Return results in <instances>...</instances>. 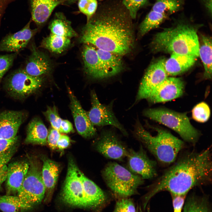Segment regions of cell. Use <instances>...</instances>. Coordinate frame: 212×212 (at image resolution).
I'll return each instance as SVG.
<instances>
[{"instance_id":"obj_1","label":"cell","mask_w":212,"mask_h":212,"mask_svg":"<svg viewBox=\"0 0 212 212\" xmlns=\"http://www.w3.org/2000/svg\"><path fill=\"white\" fill-rule=\"evenodd\" d=\"M131 19L123 5L102 7L82 28L80 42L121 56L127 55L135 45Z\"/></svg>"},{"instance_id":"obj_2","label":"cell","mask_w":212,"mask_h":212,"mask_svg":"<svg viewBox=\"0 0 212 212\" xmlns=\"http://www.w3.org/2000/svg\"><path fill=\"white\" fill-rule=\"evenodd\" d=\"M212 154L209 147L199 152L184 153L150 186L148 200L162 191L171 195L186 196L192 188L212 181Z\"/></svg>"},{"instance_id":"obj_3","label":"cell","mask_w":212,"mask_h":212,"mask_svg":"<svg viewBox=\"0 0 212 212\" xmlns=\"http://www.w3.org/2000/svg\"><path fill=\"white\" fill-rule=\"evenodd\" d=\"M199 40L195 26L179 22L154 36L151 44L153 52H164L199 56Z\"/></svg>"},{"instance_id":"obj_4","label":"cell","mask_w":212,"mask_h":212,"mask_svg":"<svg viewBox=\"0 0 212 212\" xmlns=\"http://www.w3.org/2000/svg\"><path fill=\"white\" fill-rule=\"evenodd\" d=\"M157 132L153 135L143 127L138 119L133 132L135 136L140 141L161 164L169 165L175 161L185 146L182 140L166 130L155 128Z\"/></svg>"},{"instance_id":"obj_5","label":"cell","mask_w":212,"mask_h":212,"mask_svg":"<svg viewBox=\"0 0 212 212\" xmlns=\"http://www.w3.org/2000/svg\"><path fill=\"white\" fill-rule=\"evenodd\" d=\"M143 114L173 130L184 140L191 144H195L200 136V132L191 124L186 113L159 108L146 109Z\"/></svg>"},{"instance_id":"obj_6","label":"cell","mask_w":212,"mask_h":212,"mask_svg":"<svg viewBox=\"0 0 212 212\" xmlns=\"http://www.w3.org/2000/svg\"><path fill=\"white\" fill-rule=\"evenodd\" d=\"M106 184L116 195L126 198L135 194L143 179L118 164L109 163L102 172Z\"/></svg>"},{"instance_id":"obj_7","label":"cell","mask_w":212,"mask_h":212,"mask_svg":"<svg viewBox=\"0 0 212 212\" xmlns=\"http://www.w3.org/2000/svg\"><path fill=\"white\" fill-rule=\"evenodd\" d=\"M29 161V168L17 196L30 209L43 199L46 188L38 165L31 158Z\"/></svg>"},{"instance_id":"obj_8","label":"cell","mask_w":212,"mask_h":212,"mask_svg":"<svg viewBox=\"0 0 212 212\" xmlns=\"http://www.w3.org/2000/svg\"><path fill=\"white\" fill-rule=\"evenodd\" d=\"M41 76H34L28 74L24 68H19L11 72L6 78V85L9 93L19 99L26 98L41 86Z\"/></svg>"},{"instance_id":"obj_9","label":"cell","mask_w":212,"mask_h":212,"mask_svg":"<svg viewBox=\"0 0 212 212\" xmlns=\"http://www.w3.org/2000/svg\"><path fill=\"white\" fill-rule=\"evenodd\" d=\"M165 60L160 58L149 65L140 84L134 104L143 99L147 100L168 77L165 69Z\"/></svg>"},{"instance_id":"obj_10","label":"cell","mask_w":212,"mask_h":212,"mask_svg":"<svg viewBox=\"0 0 212 212\" xmlns=\"http://www.w3.org/2000/svg\"><path fill=\"white\" fill-rule=\"evenodd\" d=\"M78 168L73 160L70 158L61 197L64 202L69 205L87 208L82 183L78 174Z\"/></svg>"},{"instance_id":"obj_11","label":"cell","mask_w":212,"mask_h":212,"mask_svg":"<svg viewBox=\"0 0 212 212\" xmlns=\"http://www.w3.org/2000/svg\"><path fill=\"white\" fill-rule=\"evenodd\" d=\"M91 97L92 106L87 114L93 125L99 127L112 126L118 129L125 135L127 136V131L113 112V102L107 105L102 104L94 91L91 92Z\"/></svg>"},{"instance_id":"obj_12","label":"cell","mask_w":212,"mask_h":212,"mask_svg":"<svg viewBox=\"0 0 212 212\" xmlns=\"http://www.w3.org/2000/svg\"><path fill=\"white\" fill-rule=\"evenodd\" d=\"M95 145L97 150L109 158L120 160L127 157L128 153V150L110 130H103Z\"/></svg>"},{"instance_id":"obj_13","label":"cell","mask_w":212,"mask_h":212,"mask_svg":"<svg viewBox=\"0 0 212 212\" xmlns=\"http://www.w3.org/2000/svg\"><path fill=\"white\" fill-rule=\"evenodd\" d=\"M127 157L129 169L143 179H151L157 175L156 162L148 158L142 146L137 151L128 150Z\"/></svg>"},{"instance_id":"obj_14","label":"cell","mask_w":212,"mask_h":212,"mask_svg":"<svg viewBox=\"0 0 212 212\" xmlns=\"http://www.w3.org/2000/svg\"><path fill=\"white\" fill-rule=\"evenodd\" d=\"M32 21L31 19L21 29L3 37L0 41V52L18 53L25 48L38 31L37 29L30 28Z\"/></svg>"},{"instance_id":"obj_15","label":"cell","mask_w":212,"mask_h":212,"mask_svg":"<svg viewBox=\"0 0 212 212\" xmlns=\"http://www.w3.org/2000/svg\"><path fill=\"white\" fill-rule=\"evenodd\" d=\"M184 88L181 78L168 77L147 100L153 104L170 101L181 96Z\"/></svg>"},{"instance_id":"obj_16","label":"cell","mask_w":212,"mask_h":212,"mask_svg":"<svg viewBox=\"0 0 212 212\" xmlns=\"http://www.w3.org/2000/svg\"><path fill=\"white\" fill-rule=\"evenodd\" d=\"M68 90L70 109L78 132L85 138L94 136L96 134V130L90 122L87 112L71 91L69 89Z\"/></svg>"},{"instance_id":"obj_17","label":"cell","mask_w":212,"mask_h":212,"mask_svg":"<svg viewBox=\"0 0 212 212\" xmlns=\"http://www.w3.org/2000/svg\"><path fill=\"white\" fill-rule=\"evenodd\" d=\"M22 111L9 110L0 113V139H10L16 137L26 118Z\"/></svg>"},{"instance_id":"obj_18","label":"cell","mask_w":212,"mask_h":212,"mask_svg":"<svg viewBox=\"0 0 212 212\" xmlns=\"http://www.w3.org/2000/svg\"><path fill=\"white\" fill-rule=\"evenodd\" d=\"M31 54L26 60L24 68L29 74L34 76H41L51 70L52 65L47 56L38 50L34 44L30 47Z\"/></svg>"},{"instance_id":"obj_19","label":"cell","mask_w":212,"mask_h":212,"mask_svg":"<svg viewBox=\"0 0 212 212\" xmlns=\"http://www.w3.org/2000/svg\"><path fill=\"white\" fill-rule=\"evenodd\" d=\"M29 166V161H18L8 165L5 181L8 195L17 193L21 188Z\"/></svg>"},{"instance_id":"obj_20","label":"cell","mask_w":212,"mask_h":212,"mask_svg":"<svg viewBox=\"0 0 212 212\" xmlns=\"http://www.w3.org/2000/svg\"><path fill=\"white\" fill-rule=\"evenodd\" d=\"M82 55L84 71L88 76L94 79H105L96 48L91 45L85 44Z\"/></svg>"},{"instance_id":"obj_21","label":"cell","mask_w":212,"mask_h":212,"mask_svg":"<svg viewBox=\"0 0 212 212\" xmlns=\"http://www.w3.org/2000/svg\"><path fill=\"white\" fill-rule=\"evenodd\" d=\"M77 172L82 183L87 208H96L103 204L107 199L105 193L79 168Z\"/></svg>"},{"instance_id":"obj_22","label":"cell","mask_w":212,"mask_h":212,"mask_svg":"<svg viewBox=\"0 0 212 212\" xmlns=\"http://www.w3.org/2000/svg\"><path fill=\"white\" fill-rule=\"evenodd\" d=\"M31 19L38 26L48 20L55 8L62 4L60 0H30Z\"/></svg>"},{"instance_id":"obj_23","label":"cell","mask_w":212,"mask_h":212,"mask_svg":"<svg viewBox=\"0 0 212 212\" xmlns=\"http://www.w3.org/2000/svg\"><path fill=\"white\" fill-rule=\"evenodd\" d=\"M196 57L190 55L172 53L165 60V69L168 75L175 76L188 70L195 64Z\"/></svg>"},{"instance_id":"obj_24","label":"cell","mask_w":212,"mask_h":212,"mask_svg":"<svg viewBox=\"0 0 212 212\" xmlns=\"http://www.w3.org/2000/svg\"><path fill=\"white\" fill-rule=\"evenodd\" d=\"M96 48L105 79L115 76L122 70L123 63L121 56Z\"/></svg>"},{"instance_id":"obj_25","label":"cell","mask_w":212,"mask_h":212,"mask_svg":"<svg viewBox=\"0 0 212 212\" xmlns=\"http://www.w3.org/2000/svg\"><path fill=\"white\" fill-rule=\"evenodd\" d=\"M48 131L39 118H35L29 123L27 128L25 143L27 144L45 145L47 144Z\"/></svg>"},{"instance_id":"obj_26","label":"cell","mask_w":212,"mask_h":212,"mask_svg":"<svg viewBox=\"0 0 212 212\" xmlns=\"http://www.w3.org/2000/svg\"><path fill=\"white\" fill-rule=\"evenodd\" d=\"M49 28L51 33L70 39L77 37V34L72 27L71 22L62 12L55 13Z\"/></svg>"},{"instance_id":"obj_27","label":"cell","mask_w":212,"mask_h":212,"mask_svg":"<svg viewBox=\"0 0 212 212\" xmlns=\"http://www.w3.org/2000/svg\"><path fill=\"white\" fill-rule=\"evenodd\" d=\"M42 176L46 190L51 191L54 188L59 172L58 165L54 161L47 158L43 159Z\"/></svg>"},{"instance_id":"obj_28","label":"cell","mask_w":212,"mask_h":212,"mask_svg":"<svg viewBox=\"0 0 212 212\" xmlns=\"http://www.w3.org/2000/svg\"><path fill=\"white\" fill-rule=\"evenodd\" d=\"M199 44V54L203 63L204 72L203 77L210 79L212 77V39L202 35Z\"/></svg>"},{"instance_id":"obj_29","label":"cell","mask_w":212,"mask_h":212,"mask_svg":"<svg viewBox=\"0 0 212 212\" xmlns=\"http://www.w3.org/2000/svg\"><path fill=\"white\" fill-rule=\"evenodd\" d=\"M70 39L50 33L43 38L40 47L55 53H61L68 47Z\"/></svg>"},{"instance_id":"obj_30","label":"cell","mask_w":212,"mask_h":212,"mask_svg":"<svg viewBox=\"0 0 212 212\" xmlns=\"http://www.w3.org/2000/svg\"><path fill=\"white\" fill-rule=\"evenodd\" d=\"M183 212H211L207 197L192 194L185 201Z\"/></svg>"},{"instance_id":"obj_31","label":"cell","mask_w":212,"mask_h":212,"mask_svg":"<svg viewBox=\"0 0 212 212\" xmlns=\"http://www.w3.org/2000/svg\"><path fill=\"white\" fill-rule=\"evenodd\" d=\"M168 16L153 10L151 11L140 24L139 35L142 36L151 30L159 26Z\"/></svg>"},{"instance_id":"obj_32","label":"cell","mask_w":212,"mask_h":212,"mask_svg":"<svg viewBox=\"0 0 212 212\" xmlns=\"http://www.w3.org/2000/svg\"><path fill=\"white\" fill-rule=\"evenodd\" d=\"M184 3L183 0H156L152 10L168 16L181 9Z\"/></svg>"},{"instance_id":"obj_33","label":"cell","mask_w":212,"mask_h":212,"mask_svg":"<svg viewBox=\"0 0 212 212\" xmlns=\"http://www.w3.org/2000/svg\"><path fill=\"white\" fill-rule=\"evenodd\" d=\"M29 209L17 196H0V210L3 212H19Z\"/></svg>"},{"instance_id":"obj_34","label":"cell","mask_w":212,"mask_h":212,"mask_svg":"<svg viewBox=\"0 0 212 212\" xmlns=\"http://www.w3.org/2000/svg\"><path fill=\"white\" fill-rule=\"evenodd\" d=\"M210 115V110L208 105L204 102L197 104L192 110V116L195 120L200 122L207 121Z\"/></svg>"},{"instance_id":"obj_35","label":"cell","mask_w":212,"mask_h":212,"mask_svg":"<svg viewBox=\"0 0 212 212\" xmlns=\"http://www.w3.org/2000/svg\"><path fill=\"white\" fill-rule=\"evenodd\" d=\"M78 6L80 11L85 15L87 22L95 14L97 7V0H78Z\"/></svg>"},{"instance_id":"obj_36","label":"cell","mask_w":212,"mask_h":212,"mask_svg":"<svg viewBox=\"0 0 212 212\" xmlns=\"http://www.w3.org/2000/svg\"><path fill=\"white\" fill-rule=\"evenodd\" d=\"M16 149V144L8 151L0 156V190L2 184L6 180L7 173V164Z\"/></svg>"},{"instance_id":"obj_37","label":"cell","mask_w":212,"mask_h":212,"mask_svg":"<svg viewBox=\"0 0 212 212\" xmlns=\"http://www.w3.org/2000/svg\"><path fill=\"white\" fill-rule=\"evenodd\" d=\"M18 53L0 55V81L12 66Z\"/></svg>"},{"instance_id":"obj_38","label":"cell","mask_w":212,"mask_h":212,"mask_svg":"<svg viewBox=\"0 0 212 212\" xmlns=\"http://www.w3.org/2000/svg\"><path fill=\"white\" fill-rule=\"evenodd\" d=\"M43 114L50 123L52 128L59 131L62 120L59 117L55 106L52 107H48Z\"/></svg>"},{"instance_id":"obj_39","label":"cell","mask_w":212,"mask_h":212,"mask_svg":"<svg viewBox=\"0 0 212 212\" xmlns=\"http://www.w3.org/2000/svg\"><path fill=\"white\" fill-rule=\"evenodd\" d=\"M147 0H122L123 6L127 10L132 19H135L139 10L146 3Z\"/></svg>"},{"instance_id":"obj_40","label":"cell","mask_w":212,"mask_h":212,"mask_svg":"<svg viewBox=\"0 0 212 212\" xmlns=\"http://www.w3.org/2000/svg\"><path fill=\"white\" fill-rule=\"evenodd\" d=\"M113 212H136L132 201L127 198H122L118 201Z\"/></svg>"},{"instance_id":"obj_41","label":"cell","mask_w":212,"mask_h":212,"mask_svg":"<svg viewBox=\"0 0 212 212\" xmlns=\"http://www.w3.org/2000/svg\"><path fill=\"white\" fill-rule=\"evenodd\" d=\"M61 135L59 131L53 128L48 132L47 143L52 149L54 150L57 148V143Z\"/></svg>"},{"instance_id":"obj_42","label":"cell","mask_w":212,"mask_h":212,"mask_svg":"<svg viewBox=\"0 0 212 212\" xmlns=\"http://www.w3.org/2000/svg\"><path fill=\"white\" fill-rule=\"evenodd\" d=\"M17 140V136L10 139H0V156L16 145Z\"/></svg>"},{"instance_id":"obj_43","label":"cell","mask_w":212,"mask_h":212,"mask_svg":"<svg viewBox=\"0 0 212 212\" xmlns=\"http://www.w3.org/2000/svg\"><path fill=\"white\" fill-rule=\"evenodd\" d=\"M69 137L65 135H61L57 143V148L61 150L67 148L70 143Z\"/></svg>"},{"instance_id":"obj_44","label":"cell","mask_w":212,"mask_h":212,"mask_svg":"<svg viewBox=\"0 0 212 212\" xmlns=\"http://www.w3.org/2000/svg\"><path fill=\"white\" fill-rule=\"evenodd\" d=\"M73 130V127L71 123L67 120H62L59 130V132L67 133Z\"/></svg>"},{"instance_id":"obj_45","label":"cell","mask_w":212,"mask_h":212,"mask_svg":"<svg viewBox=\"0 0 212 212\" xmlns=\"http://www.w3.org/2000/svg\"><path fill=\"white\" fill-rule=\"evenodd\" d=\"M78 0H64L62 4L66 5H69L72 4Z\"/></svg>"},{"instance_id":"obj_46","label":"cell","mask_w":212,"mask_h":212,"mask_svg":"<svg viewBox=\"0 0 212 212\" xmlns=\"http://www.w3.org/2000/svg\"><path fill=\"white\" fill-rule=\"evenodd\" d=\"M61 0V1H62V4L63 3V2H64V0Z\"/></svg>"}]
</instances>
